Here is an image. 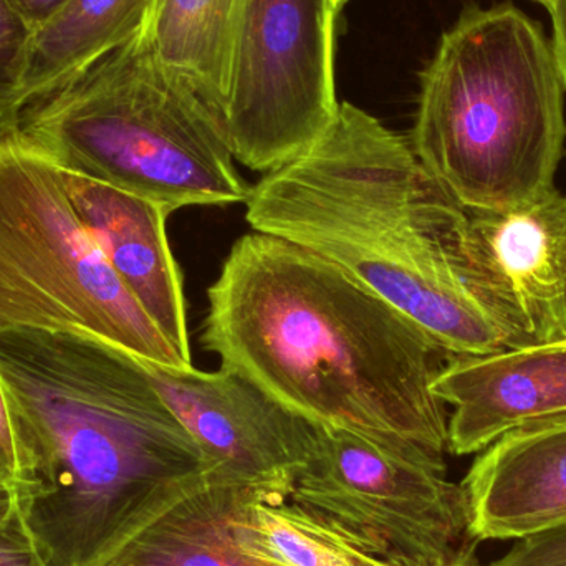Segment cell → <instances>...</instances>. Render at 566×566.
Segmentation results:
<instances>
[{"label":"cell","mask_w":566,"mask_h":566,"mask_svg":"<svg viewBox=\"0 0 566 566\" xmlns=\"http://www.w3.org/2000/svg\"><path fill=\"white\" fill-rule=\"evenodd\" d=\"M201 343L312 424L348 429L446 469V353L332 262L274 235L235 242L208 290ZM449 358V356H448Z\"/></svg>","instance_id":"6da1fadb"},{"label":"cell","mask_w":566,"mask_h":566,"mask_svg":"<svg viewBox=\"0 0 566 566\" xmlns=\"http://www.w3.org/2000/svg\"><path fill=\"white\" fill-rule=\"evenodd\" d=\"M27 452L17 515L46 566H109L209 465L142 359L85 333L0 332Z\"/></svg>","instance_id":"7a4b0ae2"},{"label":"cell","mask_w":566,"mask_h":566,"mask_svg":"<svg viewBox=\"0 0 566 566\" xmlns=\"http://www.w3.org/2000/svg\"><path fill=\"white\" fill-rule=\"evenodd\" d=\"M244 205L254 232L332 262L421 326L449 358L507 349L469 282L468 209L409 138L365 109L339 103L325 135L252 186Z\"/></svg>","instance_id":"3957f363"},{"label":"cell","mask_w":566,"mask_h":566,"mask_svg":"<svg viewBox=\"0 0 566 566\" xmlns=\"http://www.w3.org/2000/svg\"><path fill=\"white\" fill-rule=\"evenodd\" d=\"M565 93L537 20L468 3L419 73L409 143L462 208L509 211L555 188Z\"/></svg>","instance_id":"277c9868"},{"label":"cell","mask_w":566,"mask_h":566,"mask_svg":"<svg viewBox=\"0 0 566 566\" xmlns=\"http://www.w3.org/2000/svg\"><path fill=\"white\" fill-rule=\"evenodd\" d=\"M17 129L62 171L148 199L169 214L239 205L251 191L221 118L155 55L145 33L27 105Z\"/></svg>","instance_id":"5b68a950"},{"label":"cell","mask_w":566,"mask_h":566,"mask_svg":"<svg viewBox=\"0 0 566 566\" xmlns=\"http://www.w3.org/2000/svg\"><path fill=\"white\" fill-rule=\"evenodd\" d=\"M85 333L142 361L188 369L103 255L62 169L19 129L0 133V332Z\"/></svg>","instance_id":"8992f818"},{"label":"cell","mask_w":566,"mask_h":566,"mask_svg":"<svg viewBox=\"0 0 566 566\" xmlns=\"http://www.w3.org/2000/svg\"><path fill=\"white\" fill-rule=\"evenodd\" d=\"M289 501L345 528L395 566L475 562L464 491L446 469L348 429L315 424V448Z\"/></svg>","instance_id":"52a82bcc"},{"label":"cell","mask_w":566,"mask_h":566,"mask_svg":"<svg viewBox=\"0 0 566 566\" xmlns=\"http://www.w3.org/2000/svg\"><path fill=\"white\" fill-rule=\"evenodd\" d=\"M329 0H244L221 113L235 161L272 172L308 151L338 113Z\"/></svg>","instance_id":"ba28073f"},{"label":"cell","mask_w":566,"mask_h":566,"mask_svg":"<svg viewBox=\"0 0 566 566\" xmlns=\"http://www.w3.org/2000/svg\"><path fill=\"white\" fill-rule=\"evenodd\" d=\"M209 465L208 485L286 501L315 448V424L239 373L143 361Z\"/></svg>","instance_id":"9c48e42d"},{"label":"cell","mask_w":566,"mask_h":566,"mask_svg":"<svg viewBox=\"0 0 566 566\" xmlns=\"http://www.w3.org/2000/svg\"><path fill=\"white\" fill-rule=\"evenodd\" d=\"M464 259L505 348L566 339V195L554 188L509 211H469Z\"/></svg>","instance_id":"30bf717a"},{"label":"cell","mask_w":566,"mask_h":566,"mask_svg":"<svg viewBox=\"0 0 566 566\" xmlns=\"http://www.w3.org/2000/svg\"><path fill=\"white\" fill-rule=\"evenodd\" d=\"M434 392L454 406L449 452L484 451L507 432L566 421V339L452 356L434 379Z\"/></svg>","instance_id":"8fae6325"},{"label":"cell","mask_w":566,"mask_h":566,"mask_svg":"<svg viewBox=\"0 0 566 566\" xmlns=\"http://www.w3.org/2000/svg\"><path fill=\"white\" fill-rule=\"evenodd\" d=\"M62 172L73 208L119 281L192 366L182 275L166 234L169 212L132 192Z\"/></svg>","instance_id":"7c38bea8"},{"label":"cell","mask_w":566,"mask_h":566,"mask_svg":"<svg viewBox=\"0 0 566 566\" xmlns=\"http://www.w3.org/2000/svg\"><path fill=\"white\" fill-rule=\"evenodd\" d=\"M461 488L478 544L566 527V421L502 436L481 451Z\"/></svg>","instance_id":"4fadbf2b"},{"label":"cell","mask_w":566,"mask_h":566,"mask_svg":"<svg viewBox=\"0 0 566 566\" xmlns=\"http://www.w3.org/2000/svg\"><path fill=\"white\" fill-rule=\"evenodd\" d=\"M155 2L66 0L33 35L22 86L23 108L143 35Z\"/></svg>","instance_id":"5bb4252c"},{"label":"cell","mask_w":566,"mask_h":566,"mask_svg":"<svg viewBox=\"0 0 566 566\" xmlns=\"http://www.w3.org/2000/svg\"><path fill=\"white\" fill-rule=\"evenodd\" d=\"M232 542L245 566H395L328 518L289 501L235 492Z\"/></svg>","instance_id":"9a60e30c"},{"label":"cell","mask_w":566,"mask_h":566,"mask_svg":"<svg viewBox=\"0 0 566 566\" xmlns=\"http://www.w3.org/2000/svg\"><path fill=\"white\" fill-rule=\"evenodd\" d=\"M244 0H156L145 36L155 55L188 80L221 118L235 25Z\"/></svg>","instance_id":"2e32d148"},{"label":"cell","mask_w":566,"mask_h":566,"mask_svg":"<svg viewBox=\"0 0 566 566\" xmlns=\"http://www.w3.org/2000/svg\"><path fill=\"white\" fill-rule=\"evenodd\" d=\"M235 492L206 485L149 525L109 566H245L232 542Z\"/></svg>","instance_id":"e0dca14e"},{"label":"cell","mask_w":566,"mask_h":566,"mask_svg":"<svg viewBox=\"0 0 566 566\" xmlns=\"http://www.w3.org/2000/svg\"><path fill=\"white\" fill-rule=\"evenodd\" d=\"M35 29L10 0H0V133L15 129Z\"/></svg>","instance_id":"ac0fdd59"},{"label":"cell","mask_w":566,"mask_h":566,"mask_svg":"<svg viewBox=\"0 0 566 566\" xmlns=\"http://www.w3.org/2000/svg\"><path fill=\"white\" fill-rule=\"evenodd\" d=\"M485 566H566V527L518 541L507 555Z\"/></svg>","instance_id":"d6986e66"},{"label":"cell","mask_w":566,"mask_h":566,"mask_svg":"<svg viewBox=\"0 0 566 566\" xmlns=\"http://www.w3.org/2000/svg\"><path fill=\"white\" fill-rule=\"evenodd\" d=\"M0 566H46L19 515L0 527Z\"/></svg>","instance_id":"ffe728a7"},{"label":"cell","mask_w":566,"mask_h":566,"mask_svg":"<svg viewBox=\"0 0 566 566\" xmlns=\"http://www.w3.org/2000/svg\"><path fill=\"white\" fill-rule=\"evenodd\" d=\"M0 449L9 461L13 484H19L27 474V452L20 436L19 422L10 406L9 396L0 382Z\"/></svg>","instance_id":"44dd1931"},{"label":"cell","mask_w":566,"mask_h":566,"mask_svg":"<svg viewBox=\"0 0 566 566\" xmlns=\"http://www.w3.org/2000/svg\"><path fill=\"white\" fill-rule=\"evenodd\" d=\"M554 27L552 49L566 90V0H551L547 7Z\"/></svg>","instance_id":"7402d4cb"},{"label":"cell","mask_w":566,"mask_h":566,"mask_svg":"<svg viewBox=\"0 0 566 566\" xmlns=\"http://www.w3.org/2000/svg\"><path fill=\"white\" fill-rule=\"evenodd\" d=\"M10 2L25 17L27 22L36 30L50 17L55 15L66 0H10Z\"/></svg>","instance_id":"603a6c76"},{"label":"cell","mask_w":566,"mask_h":566,"mask_svg":"<svg viewBox=\"0 0 566 566\" xmlns=\"http://www.w3.org/2000/svg\"><path fill=\"white\" fill-rule=\"evenodd\" d=\"M17 511V491L12 481L0 479V527L13 517Z\"/></svg>","instance_id":"cb8c5ba5"},{"label":"cell","mask_w":566,"mask_h":566,"mask_svg":"<svg viewBox=\"0 0 566 566\" xmlns=\"http://www.w3.org/2000/svg\"><path fill=\"white\" fill-rule=\"evenodd\" d=\"M0 479H3V481L13 482L12 471H10L9 461H7L6 454H3L2 449H0Z\"/></svg>","instance_id":"d4e9b609"},{"label":"cell","mask_w":566,"mask_h":566,"mask_svg":"<svg viewBox=\"0 0 566 566\" xmlns=\"http://www.w3.org/2000/svg\"><path fill=\"white\" fill-rule=\"evenodd\" d=\"M329 2H332L333 9H335L336 13L339 15V12H342L343 7L346 6L348 0H329Z\"/></svg>","instance_id":"484cf974"},{"label":"cell","mask_w":566,"mask_h":566,"mask_svg":"<svg viewBox=\"0 0 566 566\" xmlns=\"http://www.w3.org/2000/svg\"><path fill=\"white\" fill-rule=\"evenodd\" d=\"M534 2L542 3V6H544L545 9H547L548 2H551V0H534Z\"/></svg>","instance_id":"4316f807"},{"label":"cell","mask_w":566,"mask_h":566,"mask_svg":"<svg viewBox=\"0 0 566 566\" xmlns=\"http://www.w3.org/2000/svg\"><path fill=\"white\" fill-rule=\"evenodd\" d=\"M465 566H481V565H478V564H475V562H474V564H469V565H465Z\"/></svg>","instance_id":"83f0119b"}]
</instances>
